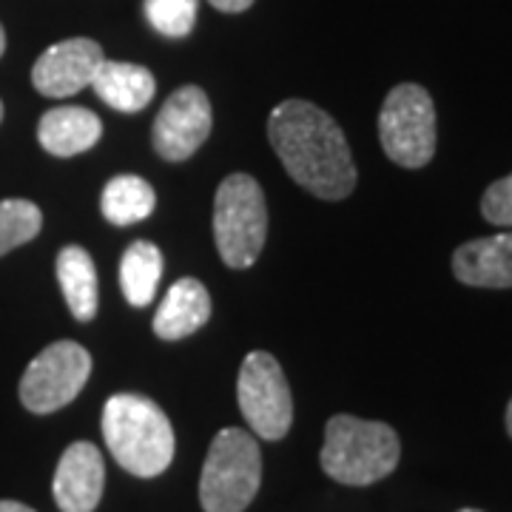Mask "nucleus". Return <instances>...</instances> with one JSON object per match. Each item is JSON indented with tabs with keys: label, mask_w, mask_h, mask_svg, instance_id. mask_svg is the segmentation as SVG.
I'll use <instances>...</instances> for the list:
<instances>
[{
	"label": "nucleus",
	"mask_w": 512,
	"mask_h": 512,
	"mask_svg": "<svg viewBox=\"0 0 512 512\" xmlns=\"http://www.w3.org/2000/svg\"><path fill=\"white\" fill-rule=\"evenodd\" d=\"M97 97L123 114H137L154 100L157 80L146 66L137 63H120V60H103L92 80Z\"/></svg>",
	"instance_id": "15"
},
{
	"label": "nucleus",
	"mask_w": 512,
	"mask_h": 512,
	"mask_svg": "<svg viewBox=\"0 0 512 512\" xmlns=\"http://www.w3.org/2000/svg\"><path fill=\"white\" fill-rule=\"evenodd\" d=\"M504 424H507V436L512 439V399L510 404H507V413H504Z\"/></svg>",
	"instance_id": "24"
},
{
	"label": "nucleus",
	"mask_w": 512,
	"mask_h": 512,
	"mask_svg": "<svg viewBox=\"0 0 512 512\" xmlns=\"http://www.w3.org/2000/svg\"><path fill=\"white\" fill-rule=\"evenodd\" d=\"M92 376V353L77 342H55L29 362L20 379V402L29 413L46 416L72 404Z\"/></svg>",
	"instance_id": "7"
},
{
	"label": "nucleus",
	"mask_w": 512,
	"mask_h": 512,
	"mask_svg": "<svg viewBox=\"0 0 512 512\" xmlns=\"http://www.w3.org/2000/svg\"><path fill=\"white\" fill-rule=\"evenodd\" d=\"M481 217L495 228H512V174L487 185L481 197Z\"/></svg>",
	"instance_id": "21"
},
{
	"label": "nucleus",
	"mask_w": 512,
	"mask_h": 512,
	"mask_svg": "<svg viewBox=\"0 0 512 512\" xmlns=\"http://www.w3.org/2000/svg\"><path fill=\"white\" fill-rule=\"evenodd\" d=\"M160 276H163V251L146 239L131 242L120 259V288L128 305L148 308L157 296Z\"/></svg>",
	"instance_id": "17"
},
{
	"label": "nucleus",
	"mask_w": 512,
	"mask_h": 512,
	"mask_svg": "<svg viewBox=\"0 0 512 512\" xmlns=\"http://www.w3.org/2000/svg\"><path fill=\"white\" fill-rule=\"evenodd\" d=\"M262 484V456L251 433L225 427L211 441L200 476L205 512H245Z\"/></svg>",
	"instance_id": "4"
},
{
	"label": "nucleus",
	"mask_w": 512,
	"mask_h": 512,
	"mask_svg": "<svg viewBox=\"0 0 512 512\" xmlns=\"http://www.w3.org/2000/svg\"><path fill=\"white\" fill-rule=\"evenodd\" d=\"M200 0H143V15L154 32L165 37L191 35Z\"/></svg>",
	"instance_id": "20"
},
{
	"label": "nucleus",
	"mask_w": 512,
	"mask_h": 512,
	"mask_svg": "<svg viewBox=\"0 0 512 512\" xmlns=\"http://www.w3.org/2000/svg\"><path fill=\"white\" fill-rule=\"evenodd\" d=\"M239 410L259 439L279 441L293 424V396L282 367L271 353L254 350L239 367Z\"/></svg>",
	"instance_id": "8"
},
{
	"label": "nucleus",
	"mask_w": 512,
	"mask_h": 512,
	"mask_svg": "<svg viewBox=\"0 0 512 512\" xmlns=\"http://www.w3.org/2000/svg\"><path fill=\"white\" fill-rule=\"evenodd\" d=\"M0 120H3V103H0Z\"/></svg>",
	"instance_id": "26"
},
{
	"label": "nucleus",
	"mask_w": 512,
	"mask_h": 512,
	"mask_svg": "<svg viewBox=\"0 0 512 512\" xmlns=\"http://www.w3.org/2000/svg\"><path fill=\"white\" fill-rule=\"evenodd\" d=\"M453 276L467 288H512V228L458 245Z\"/></svg>",
	"instance_id": "12"
},
{
	"label": "nucleus",
	"mask_w": 512,
	"mask_h": 512,
	"mask_svg": "<svg viewBox=\"0 0 512 512\" xmlns=\"http://www.w3.org/2000/svg\"><path fill=\"white\" fill-rule=\"evenodd\" d=\"M379 140L384 154L402 168H424L436 154L439 126L436 103L419 83H399L379 111Z\"/></svg>",
	"instance_id": "6"
},
{
	"label": "nucleus",
	"mask_w": 512,
	"mask_h": 512,
	"mask_svg": "<svg viewBox=\"0 0 512 512\" xmlns=\"http://www.w3.org/2000/svg\"><path fill=\"white\" fill-rule=\"evenodd\" d=\"M6 52V32H3V26H0V57Z\"/></svg>",
	"instance_id": "25"
},
{
	"label": "nucleus",
	"mask_w": 512,
	"mask_h": 512,
	"mask_svg": "<svg viewBox=\"0 0 512 512\" xmlns=\"http://www.w3.org/2000/svg\"><path fill=\"white\" fill-rule=\"evenodd\" d=\"M103 217L111 225H134V222L148 220L157 208V194L148 180L137 174H120L106 183L103 197H100Z\"/></svg>",
	"instance_id": "18"
},
{
	"label": "nucleus",
	"mask_w": 512,
	"mask_h": 512,
	"mask_svg": "<svg viewBox=\"0 0 512 512\" xmlns=\"http://www.w3.org/2000/svg\"><path fill=\"white\" fill-rule=\"evenodd\" d=\"M268 137L293 183L313 197L336 202L353 194V154L328 111L308 100H285L268 117Z\"/></svg>",
	"instance_id": "1"
},
{
	"label": "nucleus",
	"mask_w": 512,
	"mask_h": 512,
	"mask_svg": "<svg viewBox=\"0 0 512 512\" xmlns=\"http://www.w3.org/2000/svg\"><path fill=\"white\" fill-rule=\"evenodd\" d=\"M43 228V211L32 200L0 202V256L32 242Z\"/></svg>",
	"instance_id": "19"
},
{
	"label": "nucleus",
	"mask_w": 512,
	"mask_h": 512,
	"mask_svg": "<svg viewBox=\"0 0 512 512\" xmlns=\"http://www.w3.org/2000/svg\"><path fill=\"white\" fill-rule=\"evenodd\" d=\"M214 9H220L225 15H239V12H245V9H251V3L254 0H208Z\"/></svg>",
	"instance_id": "22"
},
{
	"label": "nucleus",
	"mask_w": 512,
	"mask_h": 512,
	"mask_svg": "<svg viewBox=\"0 0 512 512\" xmlns=\"http://www.w3.org/2000/svg\"><path fill=\"white\" fill-rule=\"evenodd\" d=\"M402 458V441L384 421L333 416L322 444V470L348 487H367L387 478Z\"/></svg>",
	"instance_id": "3"
},
{
	"label": "nucleus",
	"mask_w": 512,
	"mask_h": 512,
	"mask_svg": "<svg viewBox=\"0 0 512 512\" xmlns=\"http://www.w3.org/2000/svg\"><path fill=\"white\" fill-rule=\"evenodd\" d=\"M103 120L83 106H57L37 123V143L52 157H74L100 143Z\"/></svg>",
	"instance_id": "13"
},
{
	"label": "nucleus",
	"mask_w": 512,
	"mask_h": 512,
	"mask_svg": "<svg viewBox=\"0 0 512 512\" xmlns=\"http://www.w3.org/2000/svg\"><path fill=\"white\" fill-rule=\"evenodd\" d=\"M211 319V296L200 279H177L154 313V333L165 342H180Z\"/></svg>",
	"instance_id": "14"
},
{
	"label": "nucleus",
	"mask_w": 512,
	"mask_h": 512,
	"mask_svg": "<svg viewBox=\"0 0 512 512\" xmlns=\"http://www.w3.org/2000/svg\"><path fill=\"white\" fill-rule=\"evenodd\" d=\"M57 282L77 322H92L100 305L97 268L92 254L80 245H66L57 254Z\"/></svg>",
	"instance_id": "16"
},
{
	"label": "nucleus",
	"mask_w": 512,
	"mask_h": 512,
	"mask_svg": "<svg viewBox=\"0 0 512 512\" xmlns=\"http://www.w3.org/2000/svg\"><path fill=\"white\" fill-rule=\"evenodd\" d=\"M103 439L114 461L137 478H154L174 458L171 421L146 396L117 393L103 407Z\"/></svg>",
	"instance_id": "2"
},
{
	"label": "nucleus",
	"mask_w": 512,
	"mask_h": 512,
	"mask_svg": "<svg viewBox=\"0 0 512 512\" xmlns=\"http://www.w3.org/2000/svg\"><path fill=\"white\" fill-rule=\"evenodd\" d=\"M268 237L265 194L248 174H231L217 188L214 200V239L228 268H251Z\"/></svg>",
	"instance_id": "5"
},
{
	"label": "nucleus",
	"mask_w": 512,
	"mask_h": 512,
	"mask_svg": "<svg viewBox=\"0 0 512 512\" xmlns=\"http://www.w3.org/2000/svg\"><path fill=\"white\" fill-rule=\"evenodd\" d=\"M214 111L200 86H183L163 103L154 120L151 140L157 154L168 163H183L197 154V148L211 137Z\"/></svg>",
	"instance_id": "9"
},
{
	"label": "nucleus",
	"mask_w": 512,
	"mask_h": 512,
	"mask_svg": "<svg viewBox=\"0 0 512 512\" xmlns=\"http://www.w3.org/2000/svg\"><path fill=\"white\" fill-rule=\"evenodd\" d=\"M458 512H481V510H458Z\"/></svg>",
	"instance_id": "27"
},
{
	"label": "nucleus",
	"mask_w": 512,
	"mask_h": 512,
	"mask_svg": "<svg viewBox=\"0 0 512 512\" xmlns=\"http://www.w3.org/2000/svg\"><path fill=\"white\" fill-rule=\"evenodd\" d=\"M0 512H35L32 507L20 504V501H0Z\"/></svg>",
	"instance_id": "23"
},
{
	"label": "nucleus",
	"mask_w": 512,
	"mask_h": 512,
	"mask_svg": "<svg viewBox=\"0 0 512 512\" xmlns=\"http://www.w3.org/2000/svg\"><path fill=\"white\" fill-rule=\"evenodd\" d=\"M103 60H106L103 46L92 37L60 40L37 57L35 69H32V83L43 97L63 100V97H72V94L83 92L86 86H92L94 74Z\"/></svg>",
	"instance_id": "10"
},
{
	"label": "nucleus",
	"mask_w": 512,
	"mask_h": 512,
	"mask_svg": "<svg viewBox=\"0 0 512 512\" xmlns=\"http://www.w3.org/2000/svg\"><path fill=\"white\" fill-rule=\"evenodd\" d=\"M106 487L103 453L92 441H74L57 461L52 493L60 512H94Z\"/></svg>",
	"instance_id": "11"
}]
</instances>
